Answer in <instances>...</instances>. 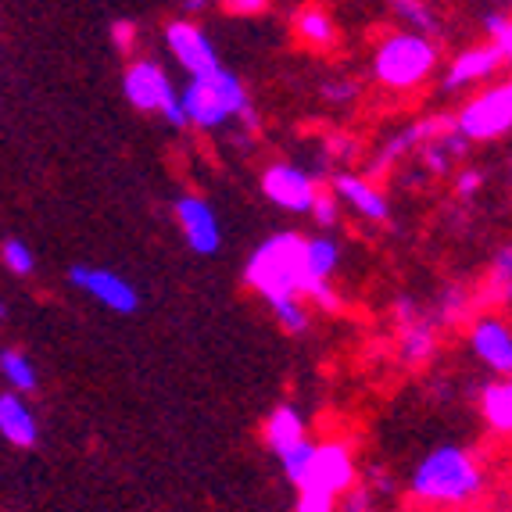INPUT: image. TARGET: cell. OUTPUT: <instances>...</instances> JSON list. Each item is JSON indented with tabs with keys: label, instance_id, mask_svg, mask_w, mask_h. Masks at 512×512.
I'll use <instances>...</instances> for the list:
<instances>
[{
	"label": "cell",
	"instance_id": "obj_1",
	"mask_svg": "<svg viewBox=\"0 0 512 512\" xmlns=\"http://www.w3.org/2000/svg\"><path fill=\"white\" fill-rule=\"evenodd\" d=\"M484 491V466L462 444H437L409 473V495L423 505H466Z\"/></svg>",
	"mask_w": 512,
	"mask_h": 512
},
{
	"label": "cell",
	"instance_id": "obj_2",
	"mask_svg": "<svg viewBox=\"0 0 512 512\" xmlns=\"http://www.w3.org/2000/svg\"><path fill=\"white\" fill-rule=\"evenodd\" d=\"M183 115H187L190 129L201 133H219V129L244 122V126L258 129L255 108H251V94L244 79L230 69H212L205 76L187 79V86L180 90Z\"/></svg>",
	"mask_w": 512,
	"mask_h": 512
},
{
	"label": "cell",
	"instance_id": "obj_3",
	"mask_svg": "<svg viewBox=\"0 0 512 512\" xmlns=\"http://www.w3.org/2000/svg\"><path fill=\"white\" fill-rule=\"evenodd\" d=\"M244 283L262 301L305 298V237L294 230H280L265 237L244 262Z\"/></svg>",
	"mask_w": 512,
	"mask_h": 512
},
{
	"label": "cell",
	"instance_id": "obj_4",
	"mask_svg": "<svg viewBox=\"0 0 512 512\" xmlns=\"http://www.w3.org/2000/svg\"><path fill=\"white\" fill-rule=\"evenodd\" d=\"M437 69H441L437 40L434 36L412 33V29L387 33L373 47V54H369V72L391 94H412L419 86H427Z\"/></svg>",
	"mask_w": 512,
	"mask_h": 512
},
{
	"label": "cell",
	"instance_id": "obj_5",
	"mask_svg": "<svg viewBox=\"0 0 512 512\" xmlns=\"http://www.w3.org/2000/svg\"><path fill=\"white\" fill-rule=\"evenodd\" d=\"M122 94L144 115H162L172 129H187V115H183V104L176 86H172L169 72L151 58L129 61L126 72H122Z\"/></svg>",
	"mask_w": 512,
	"mask_h": 512
},
{
	"label": "cell",
	"instance_id": "obj_6",
	"mask_svg": "<svg viewBox=\"0 0 512 512\" xmlns=\"http://www.w3.org/2000/svg\"><path fill=\"white\" fill-rule=\"evenodd\" d=\"M455 133L470 144H491L512 133V79L484 86L470 101H462L459 111H452Z\"/></svg>",
	"mask_w": 512,
	"mask_h": 512
},
{
	"label": "cell",
	"instance_id": "obj_7",
	"mask_svg": "<svg viewBox=\"0 0 512 512\" xmlns=\"http://www.w3.org/2000/svg\"><path fill=\"white\" fill-rule=\"evenodd\" d=\"M394 348L409 369H423L437 355V319L412 294L394 298Z\"/></svg>",
	"mask_w": 512,
	"mask_h": 512
},
{
	"label": "cell",
	"instance_id": "obj_8",
	"mask_svg": "<svg viewBox=\"0 0 512 512\" xmlns=\"http://www.w3.org/2000/svg\"><path fill=\"white\" fill-rule=\"evenodd\" d=\"M359 484V462L351 444L344 441H319L312 444V459H308L305 480L298 491H319V495L341 498Z\"/></svg>",
	"mask_w": 512,
	"mask_h": 512
},
{
	"label": "cell",
	"instance_id": "obj_9",
	"mask_svg": "<svg viewBox=\"0 0 512 512\" xmlns=\"http://www.w3.org/2000/svg\"><path fill=\"white\" fill-rule=\"evenodd\" d=\"M341 262H344V248L333 233L305 237V273H308L305 301L319 305L323 312H341L344 305L337 287H333V276H337Z\"/></svg>",
	"mask_w": 512,
	"mask_h": 512
},
{
	"label": "cell",
	"instance_id": "obj_10",
	"mask_svg": "<svg viewBox=\"0 0 512 512\" xmlns=\"http://www.w3.org/2000/svg\"><path fill=\"white\" fill-rule=\"evenodd\" d=\"M258 190H262L265 201H273L280 212L308 215L312 212V201H316V194H319V183L305 165L273 162V165H265L262 169Z\"/></svg>",
	"mask_w": 512,
	"mask_h": 512
},
{
	"label": "cell",
	"instance_id": "obj_11",
	"mask_svg": "<svg viewBox=\"0 0 512 512\" xmlns=\"http://www.w3.org/2000/svg\"><path fill=\"white\" fill-rule=\"evenodd\" d=\"M165 51H169V58H176V65L187 72V79L205 76V72L222 65L219 47L194 18H172L165 26Z\"/></svg>",
	"mask_w": 512,
	"mask_h": 512
},
{
	"label": "cell",
	"instance_id": "obj_12",
	"mask_svg": "<svg viewBox=\"0 0 512 512\" xmlns=\"http://www.w3.org/2000/svg\"><path fill=\"white\" fill-rule=\"evenodd\" d=\"M473 359L491 376H512V323L498 312H480L466 330Z\"/></svg>",
	"mask_w": 512,
	"mask_h": 512
},
{
	"label": "cell",
	"instance_id": "obj_13",
	"mask_svg": "<svg viewBox=\"0 0 512 512\" xmlns=\"http://www.w3.org/2000/svg\"><path fill=\"white\" fill-rule=\"evenodd\" d=\"M172 219L180 226L187 248L201 258H212L222 251V222L215 215L212 201L201 194H180L172 201Z\"/></svg>",
	"mask_w": 512,
	"mask_h": 512
},
{
	"label": "cell",
	"instance_id": "obj_14",
	"mask_svg": "<svg viewBox=\"0 0 512 512\" xmlns=\"http://www.w3.org/2000/svg\"><path fill=\"white\" fill-rule=\"evenodd\" d=\"M69 280L76 291H83L86 298H94L97 305H104L115 316H133L140 308V291L126 276L101 269V265H72Z\"/></svg>",
	"mask_w": 512,
	"mask_h": 512
},
{
	"label": "cell",
	"instance_id": "obj_15",
	"mask_svg": "<svg viewBox=\"0 0 512 512\" xmlns=\"http://www.w3.org/2000/svg\"><path fill=\"white\" fill-rule=\"evenodd\" d=\"M505 69L502 54L491 47V43H473V47H462L441 72V94H462L470 86L480 83H495L498 72Z\"/></svg>",
	"mask_w": 512,
	"mask_h": 512
},
{
	"label": "cell",
	"instance_id": "obj_16",
	"mask_svg": "<svg viewBox=\"0 0 512 512\" xmlns=\"http://www.w3.org/2000/svg\"><path fill=\"white\" fill-rule=\"evenodd\" d=\"M330 194L341 201V208L355 212L366 222H387L391 219V201L380 187H376L373 176H359V172L337 169L330 176Z\"/></svg>",
	"mask_w": 512,
	"mask_h": 512
},
{
	"label": "cell",
	"instance_id": "obj_17",
	"mask_svg": "<svg viewBox=\"0 0 512 512\" xmlns=\"http://www.w3.org/2000/svg\"><path fill=\"white\" fill-rule=\"evenodd\" d=\"M448 122H452V115H441V119H416V122H405L402 129H394L391 137L380 144V151H376V158H373V180L380 176V172L398 169V165L405 162V154H416L419 147L427 144L437 129L448 126Z\"/></svg>",
	"mask_w": 512,
	"mask_h": 512
},
{
	"label": "cell",
	"instance_id": "obj_18",
	"mask_svg": "<svg viewBox=\"0 0 512 512\" xmlns=\"http://www.w3.org/2000/svg\"><path fill=\"white\" fill-rule=\"evenodd\" d=\"M466 151H470V140L462 137V133H455V126L448 122L416 154L419 162H423V172H430V176H452L462 165V158H466Z\"/></svg>",
	"mask_w": 512,
	"mask_h": 512
},
{
	"label": "cell",
	"instance_id": "obj_19",
	"mask_svg": "<svg viewBox=\"0 0 512 512\" xmlns=\"http://www.w3.org/2000/svg\"><path fill=\"white\" fill-rule=\"evenodd\" d=\"M262 437H265V444H269V452L273 455H283L287 448H294V444L308 441L305 412H301L294 402L273 405L269 416H265V423H262Z\"/></svg>",
	"mask_w": 512,
	"mask_h": 512
},
{
	"label": "cell",
	"instance_id": "obj_20",
	"mask_svg": "<svg viewBox=\"0 0 512 512\" xmlns=\"http://www.w3.org/2000/svg\"><path fill=\"white\" fill-rule=\"evenodd\" d=\"M0 437L15 448H36L40 441V423H36L33 409L22 402V394L15 391L0 394Z\"/></svg>",
	"mask_w": 512,
	"mask_h": 512
},
{
	"label": "cell",
	"instance_id": "obj_21",
	"mask_svg": "<svg viewBox=\"0 0 512 512\" xmlns=\"http://www.w3.org/2000/svg\"><path fill=\"white\" fill-rule=\"evenodd\" d=\"M477 409L487 430L498 437H512V376H495L477 391Z\"/></svg>",
	"mask_w": 512,
	"mask_h": 512
},
{
	"label": "cell",
	"instance_id": "obj_22",
	"mask_svg": "<svg viewBox=\"0 0 512 512\" xmlns=\"http://www.w3.org/2000/svg\"><path fill=\"white\" fill-rule=\"evenodd\" d=\"M294 36L298 43H305L308 51H333L337 40H341V29L333 22V15L319 4H305V8L294 15Z\"/></svg>",
	"mask_w": 512,
	"mask_h": 512
},
{
	"label": "cell",
	"instance_id": "obj_23",
	"mask_svg": "<svg viewBox=\"0 0 512 512\" xmlns=\"http://www.w3.org/2000/svg\"><path fill=\"white\" fill-rule=\"evenodd\" d=\"M387 4H391L394 18L402 22V29H412V33L423 36H437V29H441V18H437L430 0H387Z\"/></svg>",
	"mask_w": 512,
	"mask_h": 512
},
{
	"label": "cell",
	"instance_id": "obj_24",
	"mask_svg": "<svg viewBox=\"0 0 512 512\" xmlns=\"http://www.w3.org/2000/svg\"><path fill=\"white\" fill-rule=\"evenodd\" d=\"M470 305H473V294L466 287H459V283H448V287L437 291L430 312H434L437 326H455L462 319H470Z\"/></svg>",
	"mask_w": 512,
	"mask_h": 512
},
{
	"label": "cell",
	"instance_id": "obj_25",
	"mask_svg": "<svg viewBox=\"0 0 512 512\" xmlns=\"http://www.w3.org/2000/svg\"><path fill=\"white\" fill-rule=\"evenodd\" d=\"M487 298L498 305H512V244H502L491 255V269H487Z\"/></svg>",
	"mask_w": 512,
	"mask_h": 512
},
{
	"label": "cell",
	"instance_id": "obj_26",
	"mask_svg": "<svg viewBox=\"0 0 512 512\" xmlns=\"http://www.w3.org/2000/svg\"><path fill=\"white\" fill-rule=\"evenodd\" d=\"M0 373H4V380H8L15 394H29V391L40 387V373H36V366L15 348L0 351Z\"/></svg>",
	"mask_w": 512,
	"mask_h": 512
},
{
	"label": "cell",
	"instance_id": "obj_27",
	"mask_svg": "<svg viewBox=\"0 0 512 512\" xmlns=\"http://www.w3.org/2000/svg\"><path fill=\"white\" fill-rule=\"evenodd\" d=\"M265 305H269L273 319L280 323V330L294 333V337L308 333V326H312V312H308L305 298H276V301H265Z\"/></svg>",
	"mask_w": 512,
	"mask_h": 512
},
{
	"label": "cell",
	"instance_id": "obj_28",
	"mask_svg": "<svg viewBox=\"0 0 512 512\" xmlns=\"http://www.w3.org/2000/svg\"><path fill=\"white\" fill-rule=\"evenodd\" d=\"M480 26H484V33H487V43L502 54V61L512 69V15H505V11H487Z\"/></svg>",
	"mask_w": 512,
	"mask_h": 512
},
{
	"label": "cell",
	"instance_id": "obj_29",
	"mask_svg": "<svg viewBox=\"0 0 512 512\" xmlns=\"http://www.w3.org/2000/svg\"><path fill=\"white\" fill-rule=\"evenodd\" d=\"M359 94H362V86L348 76H330L319 83V97H323L330 108H348V104L359 101Z\"/></svg>",
	"mask_w": 512,
	"mask_h": 512
},
{
	"label": "cell",
	"instance_id": "obj_30",
	"mask_svg": "<svg viewBox=\"0 0 512 512\" xmlns=\"http://www.w3.org/2000/svg\"><path fill=\"white\" fill-rule=\"evenodd\" d=\"M312 219H316V226L323 233H330V230H337L341 226V215H344V208H341V201L330 194V190H323L319 187V194H316V201H312Z\"/></svg>",
	"mask_w": 512,
	"mask_h": 512
},
{
	"label": "cell",
	"instance_id": "obj_31",
	"mask_svg": "<svg viewBox=\"0 0 512 512\" xmlns=\"http://www.w3.org/2000/svg\"><path fill=\"white\" fill-rule=\"evenodd\" d=\"M0 258H4V265H8V269L15 276H29L36 269L33 248H29V244H22L18 237L4 240V248H0Z\"/></svg>",
	"mask_w": 512,
	"mask_h": 512
},
{
	"label": "cell",
	"instance_id": "obj_32",
	"mask_svg": "<svg viewBox=\"0 0 512 512\" xmlns=\"http://www.w3.org/2000/svg\"><path fill=\"white\" fill-rule=\"evenodd\" d=\"M480 190H484V169L459 165V169H455V194H459L462 201H473Z\"/></svg>",
	"mask_w": 512,
	"mask_h": 512
},
{
	"label": "cell",
	"instance_id": "obj_33",
	"mask_svg": "<svg viewBox=\"0 0 512 512\" xmlns=\"http://www.w3.org/2000/svg\"><path fill=\"white\" fill-rule=\"evenodd\" d=\"M294 512H337V498L319 495V491H298Z\"/></svg>",
	"mask_w": 512,
	"mask_h": 512
},
{
	"label": "cell",
	"instance_id": "obj_34",
	"mask_svg": "<svg viewBox=\"0 0 512 512\" xmlns=\"http://www.w3.org/2000/svg\"><path fill=\"white\" fill-rule=\"evenodd\" d=\"M111 40H115L119 54H133V51H137V26L122 18V22H115V26H111Z\"/></svg>",
	"mask_w": 512,
	"mask_h": 512
},
{
	"label": "cell",
	"instance_id": "obj_35",
	"mask_svg": "<svg viewBox=\"0 0 512 512\" xmlns=\"http://www.w3.org/2000/svg\"><path fill=\"white\" fill-rule=\"evenodd\" d=\"M265 4L269 0H222V8L230 15H258V11H265Z\"/></svg>",
	"mask_w": 512,
	"mask_h": 512
},
{
	"label": "cell",
	"instance_id": "obj_36",
	"mask_svg": "<svg viewBox=\"0 0 512 512\" xmlns=\"http://www.w3.org/2000/svg\"><path fill=\"white\" fill-rule=\"evenodd\" d=\"M208 4H212V0H183V8L187 11H201V8H208Z\"/></svg>",
	"mask_w": 512,
	"mask_h": 512
},
{
	"label": "cell",
	"instance_id": "obj_37",
	"mask_svg": "<svg viewBox=\"0 0 512 512\" xmlns=\"http://www.w3.org/2000/svg\"><path fill=\"white\" fill-rule=\"evenodd\" d=\"M4 319H8V301L0 298V323H4Z\"/></svg>",
	"mask_w": 512,
	"mask_h": 512
},
{
	"label": "cell",
	"instance_id": "obj_38",
	"mask_svg": "<svg viewBox=\"0 0 512 512\" xmlns=\"http://www.w3.org/2000/svg\"><path fill=\"white\" fill-rule=\"evenodd\" d=\"M509 172H512V162H509Z\"/></svg>",
	"mask_w": 512,
	"mask_h": 512
},
{
	"label": "cell",
	"instance_id": "obj_39",
	"mask_svg": "<svg viewBox=\"0 0 512 512\" xmlns=\"http://www.w3.org/2000/svg\"><path fill=\"white\" fill-rule=\"evenodd\" d=\"M505 4H512V0H505Z\"/></svg>",
	"mask_w": 512,
	"mask_h": 512
}]
</instances>
